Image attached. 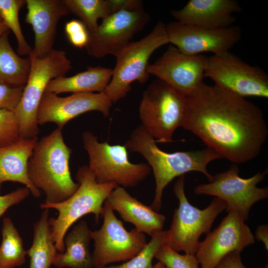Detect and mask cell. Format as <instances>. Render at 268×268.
Here are the masks:
<instances>
[{
  "label": "cell",
  "mask_w": 268,
  "mask_h": 268,
  "mask_svg": "<svg viewBox=\"0 0 268 268\" xmlns=\"http://www.w3.org/2000/svg\"><path fill=\"white\" fill-rule=\"evenodd\" d=\"M187 97L181 127L234 164L250 161L259 155L268 128L257 105L204 82Z\"/></svg>",
  "instance_id": "1"
},
{
  "label": "cell",
  "mask_w": 268,
  "mask_h": 268,
  "mask_svg": "<svg viewBox=\"0 0 268 268\" xmlns=\"http://www.w3.org/2000/svg\"><path fill=\"white\" fill-rule=\"evenodd\" d=\"M156 143L155 139L140 124L132 131L124 145L131 152L140 153L152 170L156 187L151 206L157 211L162 206L164 189L173 179L189 172L197 171L203 173L210 181L212 175L208 172L207 166L212 161L222 158L208 147L168 153L159 148Z\"/></svg>",
  "instance_id": "2"
},
{
  "label": "cell",
  "mask_w": 268,
  "mask_h": 268,
  "mask_svg": "<svg viewBox=\"0 0 268 268\" xmlns=\"http://www.w3.org/2000/svg\"><path fill=\"white\" fill-rule=\"evenodd\" d=\"M62 129L57 128L37 142L27 164L28 178L45 195V202H62L77 190L69 167L71 149L65 142Z\"/></svg>",
  "instance_id": "3"
},
{
  "label": "cell",
  "mask_w": 268,
  "mask_h": 268,
  "mask_svg": "<svg viewBox=\"0 0 268 268\" xmlns=\"http://www.w3.org/2000/svg\"><path fill=\"white\" fill-rule=\"evenodd\" d=\"M75 178L78 187L69 198L59 203L44 202L40 206L43 209L53 208L58 212L57 217L49 218V222L53 240L59 253L64 252V237L69 228L79 218L93 213L96 222H98L102 214L103 203L118 186L115 183H97L87 165L78 169Z\"/></svg>",
  "instance_id": "4"
},
{
  "label": "cell",
  "mask_w": 268,
  "mask_h": 268,
  "mask_svg": "<svg viewBox=\"0 0 268 268\" xmlns=\"http://www.w3.org/2000/svg\"><path fill=\"white\" fill-rule=\"evenodd\" d=\"M31 67L23 95L13 112L22 138L38 137L39 133L37 114L46 87L53 79L65 76L72 68L65 51L53 49L43 58L29 56Z\"/></svg>",
  "instance_id": "5"
},
{
  "label": "cell",
  "mask_w": 268,
  "mask_h": 268,
  "mask_svg": "<svg viewBox=\"0 0 268 268\" xmlns=\"http://www.w3.org/2000/svg\"><path fill=\"white\" fill-rule=\"evenodd\" d=\"M169 43L166 25L158 22L152 31L140 40L130 42L116 55V64L105 91L113 103L125 98L135 81L145 83L149 75L146 69L152 53Z\"/></svg>",
  "instance_id": "6"
},
{
  "label": "cell",
  "mask_w": 268,
  "mask_h": 268,
  "mask_svg": "<svg viewBox=\"0 0 268 268\" xmlns=\"http://www.w3.org/2000/svg\"><path fill=\"white\" fill-rule=\"evenodd\" d=\"M185 175L179 177L174 184L173 192L179 201V207L175 209L170 228L164 244L175 251H183L196 255L199 239L202 234H208L217 215L226 209L223 200L215 198L203 209L189 202L184 191Z\"/></svg>",
  "instance_id": "7"
},
{
  "label": "cell",
  "mask_w": 268,
  "mask_h": 268,
  "mask_svg": "<svg viewBox=\"0 0 268 268\" xmlns=\"http://www.w3.org/2000/svg\"><path fill=\"white\" fill-rule=\"evenodd\" d=\"M187 103L186 96L156 79L142 93L138 109L141 124L156 142H172L175 131L182 126Z\"/></svg>",
  "instance_id": "8"
},
{
  "label": "cell",
  "mask_w": 268,
  "mask_h": 268,
  "mask_svg": "<svg viewBox=\"0 0 268 268\" xmlns=\"http://www.w3.org/2000/svg\"><path fill=\"white\" fill-rule=\"evenodd\" d=\"M82 139L89 156L88 167L98 183H115L123 188L134 187L151 172L148 164L131 163L124 145L100 142L89 131L82 133Z\"/></svg>",
  "instance_id": "9"
},
{
  "label": "cell",
  "mask_w": 268,
  "mask_h": 268,
  "mask_svg": "<svg viewBox=\"0 0 268 268\" xmlns=\"http://www.w3.org/2000/svg\"><path fill=\"white\" fill-rule=\"evenodd\" d=\"M206 77L210 78L214 85L237 96L268 97L267 73L229 51L207 57Z\"/></svg>",
  "instance_id": "10"
},
{
  "label": "cell",
  "mask_w": 268,
  "mask_h": 268,
  "mask_svg": "<svg viewBox=\"0 0 268 268\" xmlns=\"http://www.w3.org/2000/svg\"><path fill=\"white\" fill-rule=\"evenodd\" d=\"M102 215L101 227L91 233L93 267L102 268L112 263L130 260L143 249L147 244L144 233L135 228L127 231L106 202Z\"/></svg>",
  "instance_id": "11"
},
{
  "label": "cell",
  "mask_w": 268,
  "mask_h": 268,
  "mask_svg": "<svg viewBox=\"0 0 268 268\" xmlns=\"http://www.w3.org/2000/svg\"><path fill=\"white\" fill-rule=\"evenodd\" d=\"M239 172L237 165L233 164L227 171L212 175L208 183L196 186L194 193L198 195L213 196L223 200L227 204V212L235 210L246 220L252 206L268 197V187H257L265 178L268 169L247 179L240 177Z\"/></svg>",
  "instance_id": "12"
},
{
  "label": "cell",
  "mask_w": 268,
  "mask_h": 268,
  "mask_svg": "<svg viewBox=\"0 0 268 268\" xmlns=\"http://www.w3.org/2000/svg\"><path fill=\"white\" fill-rule=\"evenodd\" d=\"M149 21V14L143 9L113 13L102 19L96 30L88 31L84 48L89 55L95 58L108 55L116 57Z\"/></svg>",
  "instance_id": "13"
},
{
  "label": "cell",
  "mask_w": 268,
  "mask_h": 268,
  "mask_svg": "<svg viewBox=\"0 0 268 268\" xmlns=\"http://www.w3.org/2000/svg\"><path fill=\"white\" fill-rule=\"evenodd\" d=\"M213 231L200 242L196 254L201 268H215L228 254L240 253L255 243V238L245 219L231 209Z\"/></svg>",
  "instance_id": "14"
},
{
  "label": "cell",
  "mask_w": 268,
  "mask_h": 268,
  "mask_svg": "<svg viewBox=\"0 0 268 268\" xmlns=\"http://www.w3.org/2000/svg\"><path fill=\"white\" fill-rule=\"evenodd\" d=\"M207 58L202 54H185L171 45L153 63L148 64L146 71L188 97L204 82Z\"/></svg>",
  "instance_id": "15"
},
{
  "label": "cell",
  "mask_w": 268,
  "mask_h": 268,
  "mask_svg": "<svg viewBox=\"0 0 268 268\" xmlns=\"http://www.w3.org/2000/svg\"><path fill=\"white\" fill-rule=\"evenodd\" d=\"M169 43L188 55L211 52L219 55L229 51L241 38L238 26L221 29H208L170 22L166 25Z\"/></svg>",
  "instance_id": "16"
},
{
  "label": "cell",
  "mask_w": 268,
  "mask_h": 268,
  "mask_svg": "<svg viewBox=\"0 0 268 268\" xmlns=\"http://www.w3.org/2000/svg\"><path fill=\"white\" fill-rule=\"evenodd\" d=\"M112 104L104 92L72 93L64 97L45 92L38 107L37 122L39 125L54 123L62 129L68 121L87 112L99 111L108 117Z\"/></svg>",
  "instance_id": "17"
},
{
  "label": "cell",
  "mask_w": 268,
  "mask_h": 268,
  "mask_svg": "<svg viewBox=\"0 0 268 268\" xmlns=\"http://www.w3.org/2000/svg\"><path fill=\"white\" fill-rule=\"evenodd\" d=\"M27 13L25 21L34 33L32 54L46 56L52 49L60 19L70 14L63 0H25Z\"/></svg>",
  "instance_id": "18"
},
{
  "label": "cell",
  "mask_w": 268,
  "mask_h": 268,
  "mask_svg": "<svg viewBox=\"0 0 268 268\" xmlns=\"http://www.w3.org/2000/svg\"><path fill=\"white\" fill-rule=\"evenodd\" d=\"M242 10L235 0H190L181 9L173 10L171 15L181 23L208 29L233 26L235 12Z\"/></svg>",
  "instance_id": "19"
},
{
  "label": "cell",
  "mask_w": 268,
  "mask_h": 268,
  "mask_svg": "<svg viewBox=\"0 0 268 268\" xmlns=\"http://www.w3.org/2000/svg\"><path fill=\"white\" fill-rule=\"evenodd\" d=\"M105 202L139 232L152 236L163 229L166 217L132 197L122 187L115 188Z\"/></svg>",
  "instance_id": "20"
},
{
  "label": "cell",
  "mask_w": 268,
  "mask_h": 268,
  "mask_svg": "<svg viewBox=\"0 0 268 268\" xmlns=\"http://www.w3.org/2000/svg\"><path fill=\"white\" fill-rule=\"evenodd\" d=\"M38 140V137L21 138L14 143L0 147V193L3 183L11 181L24 185L35 198L41 197V191L32 184L27 173L28 162Z\"/></svg>",
  "instance_id": "21"
},
{
  "label": "cell",
  "mask_w": 268,
  "mask_h": 268,
  "mask_svg": "<svg viewBox=\"0 0 268 268\" xmlns=\"http://www.w3.org/2000/svg\"><path fill=\"white\" fill-rule=\"evenodd\" d=\"M91 233L92 231L84 220L74 225L64 237V252L57 253L52 265L58 268L93 267L92 254L89 249Z\"/></svg>",
  "instance_id": "22"
},
{
  "label": "cell",
  "mask_w": 268,
  "mask_h": 268,
  "mask_svg": "<svg viewBox=\"0 0 268 268\" xmlns=\"http://www.w3.org/2000/svg\"><path fill=\"white\" fill-rule=\"evenodd\" d=\"M112 69L99 66L87 67L85 71L69 77L51 80L45 92L58 95L64 92L86 93L104 92L109 83Z\"/></svg>",
  "instance_id": "23"
},
{
  "label": "cell",
  "mask_w": 268,
  "mask_h": 268,
  "mask_svg": "<svg viewBox=\"0 0 268 268\" xmlns=\"http://www.w3.org/2000/svg\"><path fill=\"white\" fill-rule=\"evenodd\" d=\"M43 209L33 225V242L27 250L30 259L29 268H50L58 252L49 222V209Z\"/></svg>",
  "instance_id": "24"
},
{
  "label": "cell",
  "mask_w": 268,
  "mask_h": 268,
  "mask_svg": "<svg viewBox=\"0 0 268 268\" xmlns=\"http://www.w3.org/2000/svg\"><path fill=\"white\" fill-rule=\"evenodd\" d=\"M9 33L8 30L0 37V82L24 86L30 70V59L21 58L15 52L8 40Z\"/></svg>",
  "instance_id": "25"
},
{
  "label": "cell",
  "mask_w": 268,
  "mask_h": 268,
  "mask_svg": "<svg viewBox=\"0 0 268 268\" xmlns=\"http://www.w3.org/2000/svg\"><path fill=\"white\" fill-rule=\"evenodd\" d=\"M0 245V268H15L25 262L27 250L23 240L11 219L4 217Z\"/></svg>",
  "instance_id": "26"
},
{
  "label": "cell",
  "mask_w": 268,
  "mask_h": 268,
  "mask_svg": "<svg viewBox=\"0 0 268 268\" xmlns=\"http://www.w3.org/2000/svg\"><path fill=\"white\" fill-rule=\"evenodd\" d=\"M70 13L80 18L88 31L96 29L99 19L112 14L108 0H63Z\"/></svg>",
  "instance_id": "27"
},
{
  "label": "cell",
  "mask_w": 268,
  "mask_h": 268,
  "mask_svg": "<svg viewBox=\"0 0 268 268\" xmlns=\"http://www.w3.org/2000/svg\"><path fill=\"white\" fill-rule=\"evenodd\" d=\"M26 4L25 0H0V16L2 23L11 30L17 40L18 55L29 56L32 48L23 34L19 21V11Z\"/></svg>",
  "instance_id": "28"
},
{
  "label": "cell",
  "mask_w": 268,
  "mask_h": 268,
  "mask_svg": "<svg viewBox=\"0 0 268 268\" xmlns=\"http://www.w3.org/2000/svg\"><path fill=\"white\" fill-rule=\"evenodd\" d=\"M168 234V230L155 233L143 249L129 261L121 265L102 268H152V259L159 248L165 243Z\"/></svg>",
  "instance_id": "29"
},
{
  "label": "cell",
  "mask_w": 268,
  "mask_h": 268,
  "mask_svg": "<svg viewBox=\"0 0 268 268\" xmlns=\"http://www.w3.org/2000/svg\"><path fill=\"white\" fill-rule=\"evenodd\" d=\"M154 258L168 268H200L196 255H181L165 245L159 248Z\"/></svg>",
  "instance_id": "30"
},
{
  "label": "cell",
  "mask_w": 268,
  "mask_h": 268,
  "mask_svg": "<svg viewBox=\"0 0 268 268\" xmlns=\"http://www.w3.org/2000/svg\"><path fill=\"white\" fill-rule=\"evenodd\" d=\"M20 138L19 126L13 113L0 110V147L10 145Z\"/></svg>",
  "instance_id": "31"
},
{
  "label": "cell",
  "mask_w": 268,
  "mask_h": 268,
  "mask_svg": "<svg viewBox=\"0 0 268 268\" xmlns=\"http://www.w3.org/2000/svg\"><path fill=\"white\" fill-rule=\"evenodd\" d=\"M24 86H14L0 82V110L13 113L20 102Z\"/></svg>",
  "instance_id": "32"
},
{
  "label": "cell",
  "mask_w": 268,
  "mask_h": 268,
  "mask_svg": "<svg viewBox=\"0 0 268 268\" xmlns=\"http://www.w3.org/2000/svg\"><path fill=\"white\" fill-rule=\"evenodd\" d=\"M65 29L68 40L73 46L79 49L85 47L88 40L89 32L81 21L72 19L67 21Z\"/></svg>",
  "instance_id": "33"
},
{
  "label": "cell",
  "mask_w": 268,
  "mask_h": 268,
  "mask_svg": "<svg viewBox=\"0 0 268 268\" xmlns=\"http://www.w3.org/2000/svg\"><path fill=\"white\" fill-rule=\"evenodd\" d=\"M30 193L29 189L24 187L18 188L5 195H0V217L8 208L23 201Z\"/></svg>",
  "instance_id": "34"
},
{
  "label": "cell",
  "mask_w": 268,
  "mask_h": 268,
  "mask_svg": "<svg viewBox=\"0 0 268 268\" xmlns=\"http://www.w3.org/2000/svg\"><path fill=\"white\" fill-rule=\"evenodd\" d=\"M112 13L121 11L143 10V2L139 0H108Z\"/></svg>",
  "instance_id": "35"
},
{
  "label": "cell",
  "mask_w": 268,
  "mask_h": 268,
  "mask_svg": "<svg viewBox=\"0 0 268 268\" xmlns=\"http://www.w3.org/2000/svg\"><path fill=\"white\" fill-rule=\"evenodd\" d=\"M240 253L234 252L228 254L215 268H246L242 261Z\"/></svg>",
  "instance_id": "36"
},
{
  "label": "cell",
  "mask_w": 268,
  "mask_h": 268,
  "mask_svg": "<svg viewBox=\"0 0 268 268\" xmlns=\"http://www.w3.org/2000/svg\"><path fill=\"white\" fill-rule=\"evenodd\" d=\"M255 238L258 241L262 242L267 250L268 249V226L267 224L261 225L258 226Z\"/></svg>",
  "instance_id": "37"
},
{
  "label": "cell",
  "mask_w": 268,
  "mask_h": 268,
  "mask_svg": "<svg viewBox=\"0 0 268 268\" xmlns=\"http://www.w3.org/2000/svg\"><path fill=\"white\" fill-rule=\"evenodd\" d=\"M8 30H9V29L4 24H0V37Z\"/></svg>",
  "instance_id": "38"
},
{
  "label": "cell",
  "mask_w": 268,
  "mask_h": 268,
  "mask_svg": "<svg viewBox=\"0 0 268 268\" xmlns=\"http://www.w3.org/2000/svg\"><path fill=\"white\" fill-rule=\"evenodd\" d=\"M152 268H167L165 265H164L163 263H162L160 262H159L157 263L155 265H154Z\"/></svg>",
  "instance_id": "39"
},
{
  "label": "cell",
  "mask_w": 268,
  "mask_h": 268,
  "mask_svg": "<svg viewBox=\"0 0 268 268\" xmlns=\"http://www.w3.org/2000/svg\"><path fill=\"white\" fill-rule=\"evenodd\" d=\"M2 23V19L0 16V24Z\"/></svg>",
  "instance_id": "40"
}]
</instances>
